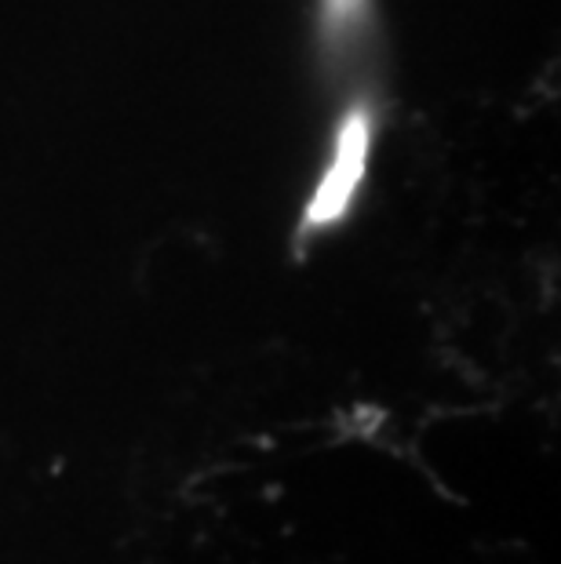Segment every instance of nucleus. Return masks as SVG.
<instances>
[{
    "instance_id": "f257e3e1",
    "label": "nucleus",
    "mask_w": 561,
    "mask_h": 564,
    "mask_svg": "<svg viewBox=\"0 0 561 564\" xmlns=\"http://www.w3.org/2000/svg\"><path fill=\"white\" fill-rule=\"evenodd\" d=\"M373 135H376V110H373V102L362 99V102H354L343 117L339 135H336V150H332V161L325 167V175H321L314 197H310V204H306V215L300 223V237L325 234L339 219H346L357 189H362V183H365L368 153H373Z\"/></svg>"
},
{
    "instance_id": "f03ea898",
    "label": "nucleus",
    "mask_w": 561,
    "mask_h": 564,
    "mask_svg": "<svg viewBox=\"0 0 561 564\" xmlns=\"http://www.w3.org/2000/svg\"><path fill=\"white\" fill-rule=\"evenodd\" d=\"M368 0H321V41L328 47H346L365 30Z\"/></svg>"
}]
</instances>
